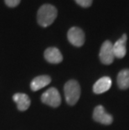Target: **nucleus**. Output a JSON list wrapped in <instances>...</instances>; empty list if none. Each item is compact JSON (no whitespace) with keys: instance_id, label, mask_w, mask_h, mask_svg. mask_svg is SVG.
I'll return each mask as SVG.
<instances>
[{"instance_id":"f257e3e1","label":"nucleus","mask_w":129,"mask_h":130,"mask_svg":"<svg viewBox=\"0 0 129 130\" xmlns=\"http://www.w3.org/2000/svg\"><path fill=\"white\" fill-rule=\"evenodd\" d=\"M57 17L56 8L51 4L42 5L37 13L38 24L42 27H48Z\"/></svg>"},{"instance_id":"f03ea898","label":"nucleus","mask_w":129,"mask_h":130,"mask_svg":"<svg viewBox=\"0 0 129 130\" xmlns=\"http://www.w3.org/2000/svg\"><path fill=\"white\" fill-rule=\"evenodd\" d=\"M64 92L65 101L69 105H75L78 102L81 96V87L75 80H70L65 84Z\"/></svg>"},{"instance_id":"7ed1b4c3","label":"nucleus","mask_w":129,"mask_h":130,"mask_svg":"<svg viewBox=\"0 0 129 130\" xmlns=\"http://www.w3.org/2000/svg\"><path fill=\"white\" fill-rule=\"evenodd\" d=\"M41 101L43 103L49 105L52 107H57L60 105L61 98L58 90L54 87H51L42 94Z\"/></svg>"},{"instance_id":"20e7f679","label":"nucleus","mask_w":129,"mask_h":130,"mask_svg":"<svg viewBox=\"0 0 129 130\" xmlns=\"http://www.w3.org/2000/svg\"><path fill=\"white\" fill-rule=\"evenodd\" d=\"M99 57L101 63L105 65H111L114 60L113 44L111 41L106 40L101 47Z\"/></svg>"},{"instance_id":"39448f33","label":"nucleus","mask_w":129,"mask_h":130,"mask_svg":"<svg viewBox=\"0 0 129 130\" xmlns=\"http://www.w3.org/2000/svg\"><path fill=\"white\" fill-rule=\"evenodd\" d=\"M68 40L76 47H81L85 43V34L83 30L78 27H72L67 33Z\"/></svg>"},{"instance_id":"423d86ee","label":"nucleus","mask_w":129,"mask_h":130,"mask_svg":"<svg viewBox=\"0 0 129 130\" xmlns=\"http://www.w3.org/2000/svg\"><path fill=\"white\" fill-rule=\"evenodd\" d=\"M93 119L97 123L105 124V125H110L113 121L112 115L106 112L105 108L101 105L95 107L94 112H93Z\"/></svg>"},{"instance_id":"0eeeda50","label":"nucleus","mask_w":129,"mask_h":130,"mask_svg":"<svg viewBox=\"0 0 129 130\" xmlns=\"http://www.w3.org/2000/svg\"><path fill=\"white\" fill-rule=\"evenodd\" d=\"M127 39V35L124 34L118 40L115 42V44H113V51L115 57L122 59L126 56V53H127V47H126Z\"/></svg>"},{"instance_id":"6e6552de","label":"nucleus","mask_w":129,"mask_h":130,"mask_svg":"<svg viewBox=\"0 0 129 130\" xmlns=\"http://www.w3.org/2000/svg\"><path fill=\"white\" fill-rule=\"evenodd\" d=\"M44 56H45V59L52 64H59L63 60L62 54L56 47H50L46 49Z\"/></svg>"},{"instance_id":"1a4fd4ad","label":"nucleus","mask_w":129,"mask_h":130,"mask_svg":"<svg viewBox=\"0 0 129 130\" xmlns=\"http://www.w3.org/2000/svg\"><path fill=\"white\" fill-rule=\"evenodd\" d=\"M112 79L110 77H101L93 86V92L96 94H101L107 92L112 87Z\"/></svg>"},{"instance_id":"9d476101","label":"nucleus","mask_w":129,"mask_h":130,"mask_svg":"<svg viewBox=\"0 0 129 130\" xmlns=\"http://www.w3.org/2000/svg\"><path fill=\"white\" fill-rule=\"evenodd\" d=\"M13 99L20 111H26L30 106V99L24 93H15L13 96Z\"/></svg>"},{"instance_id":"9b49d317","label":"nucleus","mask_w":129,"mask_h":130,"mask_svg":"<svg viewBox=\"0 0 129 130\" xmlns=\"http://www.w3.org/2000/svg\"><path fill=\"white\" fill-rule=\"evenodd\" d=\"M51 78L49 76H36L33 79V81L30 83V88L32 91L36 92L38 90H40L41 88H44L46 86L50 83Z\"/></svg>"},{"instance_id":"f8f14e48","label":"nucleus","mask_w":129,"mask_h":130,"mask_svg":"<svg viewBox=\"0 0 129 130\" xmlns=\"http://www.w3.org/2000/svg\"><path fill=\"white\" fill-rule=\"evenodd\" d=\"M117 85L120 89L125 90L129 87V70L125 69V70L121 71L117 76Z\"/></svg>"},{"instance_id":"ddd939ff","label":"nucleus","mask_w":129,"mask_h":130,"mask_svg":"<svg viewBox=\"0 0 129 130\" xmlns=\"http://www.w3.org/2000/svg\"><path fill=\"white\" fill-rule=\"evenodd\" d=\"M76 4L83 8H88L92 4V0H75Z\"/></svg>"},{"instance_id":"4468645a","label":"nucleus","mask_w":129,"mask_h":130,"mask_svg":"<svg viewBox=\"0 0 129 130\" xmlns=\"http://www.w3.org/2000/svg\"><path fill=\"white\" fill-rule=\"evenodd\" d=\"M4 1L7 6H9L10 8H14L20 4L21 0H4Z\"/></svg>"}]
</instances>
